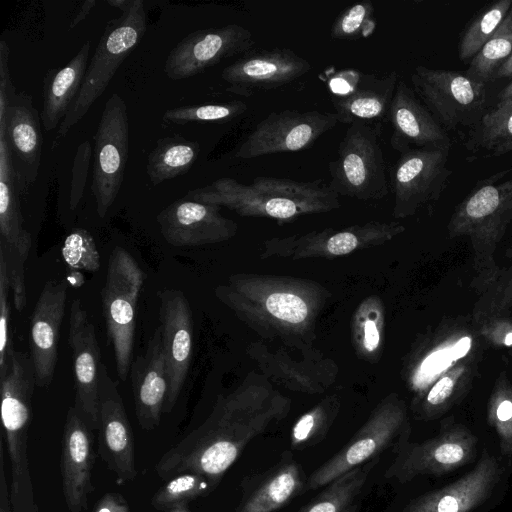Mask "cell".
<instances>
[{
    "mask_svg": "<svg viewBox=\"0 0 512 512\" xmlns=\"http://www.w3.org/2000/svg\"><path fill=\"white\" fill-rule=\"evenodd\" d=\"M311 69L310 63L288 48H273L245 55L225 67L226 90L244 97L284 86Z\"/></svg>",
    "mask_w": 512,
    "mask_h": 512,
    "instance_id": "obj_18",
    "label": "cell"
},
{
    "mask_svg": "<svg viewBox=\"0 0 512 512\" xmlns=\"http://www.w3.org/2000/svg\"><path fill=\"white\" fill-rule=\"evenodd\" d=\"M283 401L237 391L220 397L208 418L168 449L155 466L169 480L183 472L207 477L216 488L247 444L286 413Z\"/></svg>",
    "mask_w": 512,
    "mask_h": 512,
    "instance_id": "obj_1",
    "label": "cell"
},
{
    "mask_svg": "<svg viewBox=\"0 0 512 512\" xmlns=\"http://www.w3.org/2000/svg\"><path fill=\"white\" fill-rule=\"evenodd\" d=\"M220 206L178 199L156 217L164 240L175 247H195L233 237L237 224L220 213Z\"/></svg>",
    "mask_w": 512,
    "mask_h": 512,
    "instance_id": "obj_19",
    "label": "cell"
},
{
    "mask_svg": "<svg viewBox=\"0 0 512 512\" xmlns=\"http://www.w3.org/2000/svg\"><path fill=\"white\" fill-rule=\"evenodd\" d=\"M378 461L379 457L373 458L337 477L298 512H353Z\"/></svg>",
    "mask_w": 512,
    "mask_h": 512,
    "instance_id": "obj_30",
    "label": "cell"
},
{
    "mask_svg": "<svg viewBox=\"0 0 512 512\" xmlns=\"http://www.w3.org/2000/svg\"><path fill=\"white\" fill-rule=\"evenodd\" d=\"M67 294L66 280H48L41 290L31 316L30 357L38 388H48L54 377L59 332L65 314Z\"/></svg>",
    "mask_w": 512,
    "mask_h": 512,
    "instance_id": "obj_20",
    "label": "cell"
},
{
    "mask_svg": "<svg viewBox=\"0 0 512 512\" xmlns=\"http://www.w3.org/2000/svg\"><path fill=\"white\" fill-rule=\"evenodd\" d=\"M512 143V98L499 101L482 119L468 129L463 142L465 149L476 154L499 156L501 150Z\"/></svg>",
    "mask_w": 512,
    "mask_h": 512,
    "instance_id": "obj_32",
    "label": "cell"
},
{
    "mask_svg": "<svg viewBox=\"0 0 512 512\" xmlns=\"http://www.w3.org/2000/svg\"><path fill=\"white\" fill-rule=\"evenodd\" d=\"M247 108L246 103L241 100L203 105H187L166 110L163 115V121L176 124H186L189 122H226L245 113Z\"/></svg>",
    "mask_w": 512,
    "mask_h": 512,
    "instance_id": "obj_36",
    "label": "cell"
},
{
    "mask_svg": "<svg viewBox=\"0 0 512 512\" xmlns=\"http://www.w3.org/2000/svg\"><path fill=\"white\" fill-rule=\"evenodd\" d=\"M20 193L7 140L0 134V253L13 274L25 271L32 245L31 234L23 225Z\"/></svg>",
    "mask_w": 512,
    "mask_h": 512,
    "instance_id": "obj_24",
    "label": "cell"
},
{
    "mask_svg": "<svg viewBox=\"0 0 512 512\" xmlns=\"http://www.w3.org/2000/svg\"><path fill=\"white\" fill-rule=\"evenodd\" d=\"M398 223L369 222L342 230L326 229L306 234L299 239L289 237L274 240L278 247L297 248L294 257L310 255L342 256L372 244H379L404 231Z\"/></svg>",
    "mask_w": 512,
    "mask_h": 512,
    "instance_id": "obj_27",
    "label": "cell"
},
{
    "mask_svg": "<svg viewBox=\"0 0 512 512\" xmlns=\"http://www.w3.org/2000/svg\"><path fill=\"white\" fill-rule=\"evenodd\" d=\"M333 409L319 405L302 415L291 432L293 448H305L320 441L327 432L333 416Z\"/></svg>",
    "mask_w": 512,
    "mask_h": 512,
    "instance_id": "obj_43",
    "label": "cell"
},
{
    "mask_svg": "<svg viewBox=\"0 0 512 512\" xmlns=\"http://www.w3.org/2000/svg\"><path fill=\"white\" fill-rule=\"evenodd\" d=\"M512 151V143H510L509 145H507L506 147H504L501 152L499 153V156L500 155H504L508 152Z\"/></svg>",
    "mask_w": 512,
    "mask_h": 512,
    "instance_id": "obj_55",
    "label": "cell"
},
{
    "mask_svg": "<svg viewBox=\"0 0 512 512\" xmlns=\"http://www.w3.org/2000/svg\"><path fill=\"white\" fill-rule=\"evenodd\" d=\"M129 122L123 98L113 93L104 106L95 134L92 193L103 218L114 203L124 178Z\"/></svg>",
    "mask_w": 512,
    "mask_h": 512,
    "instance_id": "obj_10",
    "label": "cell"
},
{
    "mask_svg": "<svg viewBox=\"0 0 512 512\" xmlns=\"http://www.w3.org/2000/svg\"><path fill=\"white\" fill-rule=\"evenodd\" d=\"M145 279V272L126 249L116 246L111 251L101 289V302L121 381H125L130 373L137 302Z\"/></svg>",
    "mask_w": 512,
    "mask_h": 512,
    "instance_id": "obj_5",
    "label": "cell"
},
{
    "mask_svg": "<svg viewBox=\"0 0 512 512\" xmlns=\"http://www.w3.org/2000/svg\"><path fill=\"white\" fill-rule=\"evenodd\" d=\"M130 379L138 423L143 430H154L160 424L168 393L160 325L149 338L145 352L132 362Z\"/></svg>",
    "mask_w": 512,
    "mask_h": 512,
    "instance_id": "obj_23",
    "label": "cell"
},
{
    "mask_svg": "<svg viewBox=\"0 0 512 512\" xmlns=\"http://www.w3.org/2000/svg\"><path fill=\"white\" fill-rule=\"evenodd\" d=\"M387 120L393 128L391 146L399 153L410 147L452 145L447 131L402 79L398 80Z\"/></svg>",
    "mask_w": 512,
    "mask_h": 512,
    "instance_id": "obj_25",
    "label": "cell"
},
{
    "mask_svg": "<svg viewBox=\"0 0 512 512\" xmlns=\"http://www.w3.org/2000/svg\"><path fill=\"white\" fill-rule=\"evenodd\" d=\"M10 290L11 283L7 264L0 253V379L4 378L9 372L12 356L15 351L12 345L10 329Z\"/></svg>",
    "mask_w": 512,
    "mask_h": 512,
    "instance_id": "obj_42",
    "label": "cell"
},
{
    "mask_svg": "<svg viewBox=\"0 0 512 512\" xmlns=\"http://www.w3.org/2000/svg\"><path fill=\"white\" fill-rule=\"evenodd\" d=\"M133 2L134 0H107V4L121 10L122 13L127 11L132 6Z\"/></svg>",
    "mask_w": 512,
    "mask_h": 512,
    "instance_id": "obj_52",
    "label": "cell"
},
{
    "mask_svg": "<svg viewBox=\"0 0 512 512\" xmlns=\"http://www.w3.org/2000/svg\"><path fill=\"white\" fill-rule=\"evenodd\" d=\"M512 54V6L497 30L471 59L466 73L487 84L494 81L498 69Z\"/></svg>",
    "mask_w": 512,
    "mask_h": 512,
    "instance_id": "obj_34",
    "label": "cell"
},
{
    "mask_svg": "<svg viewBox=\"0 0 512 512\" xmlns=\"http://www.w3.org/2000/svg\"><path fill=\"white\" fill-rule=\"evenodd\" d=\"M10 49L5 40L0 41V121L5 117L7 108L17 95L9 70Z\"/></svg>",
    "mask_w": 512,
    "mask_h": 512,
    "instance_id": "obj_46",
    "label": "cell"
},
{
    "mask_svg": "<svg viewBox=\"0 0 512 512\" xmlns=\"http://www.w3.org/2000/svg\"><path fill=\"white\" fill-rule=\"evenodd\" d=\"M375 26L373 3L365 0L345 9L334 21L330 35L336 40H356L370 36Z\"/></svg>",
    "mask_w": 512,
    "mask_h": 512,
    "instance_id": "obj_39",
    "label": "cell"
},
{
    "mask_svg": "<svg viewBox=\"0 0 512 512\" xmlns=\"http://www.w3.org/2000/svg\"><path fill=\"white\" fill-rule=\"evenodd\" d=\"M379 125L357 121L349 125L337 150V157L330 161L329 187L338 196L361 201L380 200L388 193L386 165Z\"/></svg>",
    "mask_w": 512,
    "mask_h": 512,
    "instance_id": "obj_6",
    "label": "cell"
},
{
    "mask_svg": "<svg viewBox=\"0 0 512 512\" xmlns=\"http://www.w3.org/2000/svg\"><path fill=\"white\" fill-rule=\"evenodd\" d=\"M40 119L32 96L20 92L0 121V134L7 140L21 193L34 184L40 167L43 144Z\"/></svg>",
    "mask_w": 512,
    "mask_h": 512,
    "instance_id": "obj_22",
    "label": "cell"
},
{
    "mask_svg": "<svg viewBox=\"0 0 512 512\" xmlns=\"http://www.w3.org/2000/svg\"><path fill=\"white\" fill-rule=\"evenodd\" d=\"M68 344L75 379L74 406L87 425L98 430L100 347L94 325L80 299H75L70 308Z\"/></svg>",
    "mask_w": 512,
    "mask_h": 512,
    "instance_id": "obj_15",
    "label": "cell"
},
{
    "mask_svg": "<svg viewBox=\"0 0 512 512\" xmlns=\"http://www.w3.org/2000/svg\"><path fill=\"white\" fill-rule=\"evenodd\" d=\"M91 430L75 406H70L62 434L60 459L62 490L69 512L86 509L94 490L91 475L95 456Z\"/></svg>",
    "mask_w": 512,
    "mask_h": 512,
    "instance_id": "obj_21",
    "label": "cell"
},
{
    "mask_svg": "<svg viewBox=\"0 0 512 512\" xmlns=\"http://www.w3.org/2000/svg\"><path fill=\"white\" fill-rule=\"evenodd\" d=\"M488 421L499 437L501 453L512 456V386L506 379L499 380L490 398Z\"/></svg>",
    "mask_w": 512,
    "mask_h": 512,
    "instance_id": "obj_38",
    "label": "cell"
},
{
    "mask_svg": "<svg viewBox=\"0 0 512 512\" xmlns=\"http://www.w3.org/2000/svg\"><path fill=\"white\" fill-rule=\"evenodd\" d=\"M159 320L168 370V393L163 413L174 408L186 381L193 353V319L188 299L179 289H163Z\"/></svg>",
    "mask_w": 512,
    "mask_h": 512,
    "instance_id": "obj_17",
    "label": "cell"
},
{
    "mask_svg": "<svg viewBox=\"0 0 512 512\" xmlns=\"http://www.w3.org/2000/svg\"><path fill=\"white\" fill-rule=\"evenodd\" d=\"M4 450L2 440L0 441V512H12L10 502V488L6 480Z\"/></svg>",
    "mask_w": 512,
    "mask_h": 512,
    "instance_id": "obj_49",
    "label": "cell"
},
{
    "mask_svg": "<svg viewBox=\"0 0 512 512\" xmlns=\"http://www.w3.org/2000/svg\"><path fill=\"white\" fill-rule=\"evenodd\" d=\"M167 512H192L190 511L186 505L175 507Z\"/></svg>",
    "mask_w": 512,
    "mask_h": 512,
    "instance_id": "obj_54",
    "label": "cell"
},
{
    "mask_svg": "<svg viewBox=\"0 0 512 512\" xmlns=\"http://www.w3.org/2000/svg\"><path fill=\"white\" fill-rule=\"evenodd\" d=\"M497 97L499 101H504L512 98V80L509 81L507 85L499 91Z\"/></svg>",
    "mask_w": 512,
    "mask_h": 512,
    "instance_id": "obj_53",
    "label": "cell"
},
{
    "mask_svg": "<svg viewBox=\"0 0 512 512\" xmlns=\"http://www.w3.org/2000/svg\"><path fill=\"white\" fill-rule=\"evenodd\" d=\"M262 306L273 320L288 325L305 323L310 313L306 300L292 291L271 292L262 300Z\"/></svg>",
    "mask_w": 512,
    "mask_h": 512,
    "instance_id": "obj_41",
    "label": "cell"
},
{
    "mask_svg": "<svg viewBox=\"0 0 512 512\" xmlns=\"http://www.w3.org/2000/svg\"><path fill=\"white\" fill-rule=\"evenodd\" d=\"M500 475L496 458L484 453L469 473L412 500L402 512H470L490 496Z\"/></svg>",
    "mask_w": 512,
    "mask_h": 512,
    "instance_id": "obj_26",
    "label": "cell"
},
{
    "mask_svg": "<svg viewBox=\"0 0 512 512\" xmlns=\"http://www.w3.org/2000/svg\"><path fill=\"white\" fill-rule=\"evenodd\" d=\"M476 437L464 426L453 425L421 443H404L386 470V478L408 482L419 475H442L470 462Z\"/></svg>",
    "mask_w": 512,
    "mask_h": 512,
    "instance_id": "obj_12",
    "label": "cell"
},
{
    "mask_svg": "<svg viewBox=\"0 0 512 512\" xmlns=\"http://www.w3.org/2000/svg\"><path fill=\"white\" fill-rule=\"evenodd\" d=\"M512 0H498L486 4L467 23L458 43L460 60L472 59L490 39L505 19Z\"/></svg>",
    "mask_w": 512,
    "mask_h": 512,
    "instance_id": "obj_33",
    "label": "cell"
},
{
    "mask_svg": "<svg viewBox=\"0 0 512 512\" xmlns=\"http://www.w3.org/2000/svg\"><path fill=\"white\" fill-rule=\"evenodd\" d=\"M215 487L196 472H183L169 479L152 497L151 506L157 511H169L189 501L206 496Z\"/></svg>",
    "mask_w": 512,
    "mask_h": 512,
    "instance_id": "obj_35",
    "label": "cell"
},
{
    "mask_svg": "<svg viewBox=\"0 0 512 512\" xmlns=\"http://www.w3.org/2000/svg\"><path fill=\"white\" fill-rule=\"evenodd\" d=\"M410 78L417 97L447 132L470 129L487 112L486 84L466 71L418 65Z\"/></svg>",
    "mask_w": 512,
    "mask_h": 512,
    "instance_id": "obj_7",
    "label": "cell"
},
{
    "mask_svg": "<svg viewBox=\"0 0 512 512\" xmlns=\"http://www.w3.org/2000/svg\"><path fill=\"white\" fill-rule=\"evenodd\" d=\"M90 49L91 43L87 40L64 67L46 73L40 114L46 131L60 126L75 101L86 74Z\"/></svg>",
    "mask_w": 512,
    "mask_h": 512,
    "instance_id": "obj_28",
    "label": "cell"
},
{
    "mask_svg": "<svg viewBox=\"0 0 512 512\" xmlns=\"http://www.w3.org/2000/svg\"><path fill=\"white\" fill-rule=\"evenodd\" d=\"M466 372L467 368L464 365H457L445 372L435 382L423 402L422 410L426 416H432L448 407Z\"/></svg>",
    "mask_w": 512,
    "mask_h": 512,
    "instance_id": "obj_44",
    "label": "cell"
},
{
    "mask_svg": "<svg viewBox=\"0 0 512 512\" xmlns=\"http://www.w3.org/2000/svg\"><path fill=\"white\" fill-rule=\"evenodd\" d=\"M90 156V142L84 141L78 146L72 168V181L70 191V208L72 210L77 207L82 198L88 175Z\"/></svg>",
    "mask_w": 512,
    "mask_h": 512,
    "instance_id": "obj_45",
    "label": "cell"
},
{
    "mask_svg": "<svg viewBox=\"0 0 512 512\" xmlns=\"http://www.w3.org/2000/svg\"><path fill=\"white\" fill-rule=\"evenodd\" d=\"M146 28V12L142 0H134L132 6L120 17L107 23L79 93L58 127L56 140L65 137L102 95L117 69L144 36Z\"/></svg>",
    "mask_w": 512,
    "mask_h": 512,
    "instance_id": "obj_4",
    "label": "cell"
},
{
    "mask_svg": "<svg viewBox=\"0 0 512 512\" xmlns=\"http://www.w3.org/2000/svg\"><path fill=\"white\" fill-rule=\"evenodd\" d=\"M93 512H130V505L122 494L107 492L97 501Z\"/></svg>",
    "mask_w": 512,
    "mask_h": 512,
    "instance_id": "obj_47",
    "label": "cell"
},
{
    "mask_svg": "<svg viewBox=\"0 0 512 512\" xmlns=\"http://www.w3.org/2000/svg\"><path fill=\"white\" fill-rule=\"evenodd\" d=\"M200 152V145L180 136L164 137L157 141L147 161V174L156 186L188 172Z\"/></svg>",
    "mask_w": 512,
    "mask_h": 512,
    "instance_id": "obj_31",
    "label": "cell"
},
{
    "mask_svg": "<svg viewBox=\"0 0 512 512\" xmlns=\"http://www.w3.org/2000/svg\"><path fill=\"white\" fill-rule=\"evenodd\" d=\"M450 148L410 147L400 152L391 170L396 218L414 215L422 207L433 208L452 175L447 166Z\"/></svg>",
    "mask_w": 512,
    "mask_h": 512,
    "instance_id": "obj_9",
    "label": "cell"
},
{
    "mask_svg": "<svg viewBox=\"0 0 512 512\" xmlns=\"http://www.w3.org/2000/svg\"><path fill=\"white\" fill-rule=\"evenodd\" d=\"M363 347L369 353L375 351L380 343V330L374 319H366L362 325Z\"/></svg>",
    "mask_w": 512,
    "mask_h": 512,
    "instance_id": "obj_48",
    "label": "cell"
},
{
    "mask_svg": "<svg viewBox=\"0 0 512 512\" xmlns=\"http://www.w3.org/2000/svg\"><path fill=\"white\" fill-rule=\"evenodd\" d=\"M100 419L98 453L119 484L137 477L134 441L117 383L101 363L99 376Z\"/></svg>",
    "mask_w": 512,
    "mask_h": 512,
    "instance_id": "obj_16",
    "label": "cell"
},
{
    "mask_svg": "<svg viewBox=\"0 0 512 512\" xmlns=\"http://www.w3.org/2000/svg\"><path fill=\"white\" fill-rule=\"evenodd\" d=\"M337 123L339 119L335 112H302L290 109L272 112L241 143L235 157L252 159L275 153L301 151L312 146Z\"/></svg>",
    "mask_w": 512,
    "mask_h": 512,
    "instance_id": "obj_11",
    "label": "cell"
},
{
    "mask_svg": "<svg viewBox=\"0 0 512 512\" xmlns=\"http://www.w3.org/2000/svg\"><path fill=\"white\" fill-rule=\"evenodd\" d=\"M512 305V265L501 269L496 280L484 291L474 309L478 325L497 320Z\"/></svg>",
    "mask_w": 512,
    "mask_h": 512,
    "instance_id": "obj_37",
    "label": "cell"
},
{
    "mask_svg": "<svg viewBox=\"0 0 512 512\" xmlns=\"http://www.w3.org/2000/svg\"><path fill=\"white\" fill-rule=\"evenodd\" d=\"M511 168L480 180L455 207L447 229L450 237H469L474 250V286L484 292L501 269L494 260L497 244L512 221Z\"/></svg>",
    "mask_w": 512,
    "mask_h": 512,
    "instance_id": "obj_3",
    "label": "cell"
},
{
    "mask_svg": "<svg viewBox=\"0 0 512 512\" xmlns=\"http://www.w3.org/2000/svg\"><path fill=\"white\" fill-rule=\"evenodd\" d=\"M184 198L226 207L241 216L280 222L340 207L339 196L323 180L302 182L268 176H258L250 184L222 177L188 191Z\"/></svg>",
    "mask_w": 512,
    "mask_h": 512,
    "instance_id": "obj_2",
    "label": "cell"
},
{
    "mask_svg": "<svg viewBox=\"0 0 512 512\" xmlns=\"http://www.w3.org/2000/svg\"><path fill=\"white\" fill-rule=\"evenodd\" d=\"M512 77V54L511 56L502 64V66L496 72L494 77L495 80H499L501 78H510Z\"/></svg>",
    "mask_w": 512,
    "mask_h": 512,
    "instance_id": "obj_51",
    "label": "cell"
},
{
    "mask_svg": "<svg viewBox=\"0 0 512 512\" xmlns=\"http://www.w3.org/2000/svg\"><path fill=\"white\" fill-rule=\"evenodd\" d=\"M252 32L228 24L191 32L168 54L164 71L171 80H182L216 65L223 59L248 51L254 45Z\"/></svg>",
    "mask_w": 512,
    "mask_h": 512,
    "instance_id": "obj_14",
    "label": "cell"
},
{
    "mask_svg": "<svg viewBox=\"0 0 512 512\" xmlns=\"http://www.w3.org/2000/svg\"><path fill=\"white\" fill-rule=\"evenodd\" d=\"M406 424L404 404L396 398H387L347 444L309 476L308 489L324 487L349 470L379 457L388 448L398 450L406 443Z\"/></svg>",
    "mask_w": 512,
    "mask_h": 512,
    "instance_id": "obj_8",
    "label": "cell"
},
{
    "mask_svg": "<svg viewBox=\"0 0 512 512\" xmlns=\"http://www.w3.org/2000/svg\"><path fill=\"white\" fill-rule=\"evenodd\" d=\"M308 489V479L290 455L269 474L240 503L236 512H275Z\"/></svg>",
    "mask_w": 512,
    "mask_h": 512,
    "instance_id": "obj_29",
    "label": "cell"
},
{
    "mask_svg": "<svg viewBox=\"0 0 512 512\" xmlns=\"http://www.w3.org/2000/svg\"><path fill=\"white\" fill-rule=\"evenodd\" d=\"M95 0H86L81 3L78 9L75 11V14L70 22L69 28L72 29L80 24L92 11L95 7Z\"/></svg>",
    "mask_w": 512,
    "mask_h": 512,
    "instance_id": "obj_50",
    "label": "cell"
},
{
    "mask_svg": "<svg viewBox=\"0 0 512 512\" xmlns=\"http://www.w3.org/2000/svg\"><path fill=\"white\" fill-rule=\"evenodd\" d=\"M62 257L72 271L96 272L100 268V255L94 238L82 228L72 231L66 237Z\"/></svg>",
    "mask_w": 512,
    "mask_h": 512,
    "instance_id": "obj_40",
    "label": "cell"
},
{
    "mask_svg": "<svg viewBox=\"0 0 512 512\" xmlns=\"http://www.w3.org/2000/svg\"><path fill=\"white\" fill-rule=\"evenodd\" d=\"M398 80L396 71L380 77L350 69L333 74L328 86L339 122L350 125L362 121L380 126L387 120Z\"/></svg>",
    "mask_w": 512,
    "mask_h": 512,
    "instance_id": "obj_13",
    "label": "cell"
}]
</instances>
